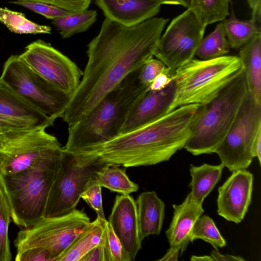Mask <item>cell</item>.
Instances as JSON below:
<instances>
[{"mask_svg":"<svg viewBox=\"0 0 261 261\" xmlns=\"http://www.w3.org/2000/svg\"><path fill=\"white\" fill-rule=\"evenodd\" d=\"M174 74L166 67V69L158 74L149 86V90L159 91L164 89L172 81Z\"/></svg>","mask_w":261,"mask_h":261,"instance_id":"74e56055","label":"cell"},{"mask_svg":"<svg viewBox=\"0 0 261 261\" xmlns=\"http://www.w3.org/2000/svg\"><path fill=\"white\" fill-rule=\"evenodd\" d=\"M135 201L141 241L150 235H159L165 217L164 202L154 191L141 193Z\"/></svg>","mask_w":261,"mask_h":261,"instance_id":"ffe728a7","label":"cell"},{"mask_svg":"<svg viewBox=\"0 0 261 261\" xmlns=\"http://www.w3.org/2000/svg\"><path fill=\"white\" fill-rule=\"evenodd\" d=\"M252 154L254 158L258 159L259 163L261 164V132L256 137L252 146Z\"/></svg>","mask_w":261,"mask_h":261,"instance_id":"7bdbcfd3","label":"cell"},{"mask_svg":"<svg viewBox=\"0 0 261 261\" xmlns=\"http://www.w3.org/2000/svg\"><path fill=\"white\" fill-rule=\"evenodd\" d=\"M169 19L154 17L132 27L107 18L88 44L82 78L65 111L68 125L86 118L101 100L153 53Z\"/></svg>","mask_w":261,"mask_h":261,"instance_id":"6da1fadb","label":"cell"},{"mask_svg":"<svg viewBox=\"0 0 261 261\" xmlns=\"http://www.w3.org/2000/svg\"><path fill=\"white\" fill-rule=\"evenodd\" d=\"M9 3L20 5L52 20L71 13L56 6L40 2L17 0Z\"/></svg>","mask_w":261,"mask_h":261,"instance_id":"836d02e7","label":"cell"},{"mask_svg":"<svg viewBox=\"0 0 261 261\" xmlns=\"http://www.w3.org/2000/svg\"><path fill=\"white\" fill-rule=\"evenodd\" d=\"M195 14L187 9L172 19L157 43L153 56L171 73L192 59L203 38L205 29Z\"/></svg>","mask_w":261,"mask_h":261,"instance_id":"8fae6325","label":"cell"},{"mask_svg":"<svg viewBox=\"0 0 261 261\" xmlns=\"http://www.w3.org/2000/svg\"><path fill=\"white\" fill-rule=\"evenodd\" d=\"M3 132H2V130L0 129V136L2 134H3Z\"/></svg>","mask_w":261,"mask_h":261,"instance_id":"c3c4849f","label":"cell"},{"mask_svg":"<svg viewBox=\"0 0 261 261\" xmlns=\"http://www.w3.org/2000/svg\"><path fill=\"white\" fill-rule=\"evenodd\" d=\"M101 189L96 176L91 177L86 182L81 198L96 212L97 217L106 220L102 204Z\"/></svg>","mask_w":261,"mask_h":261,"instance_id":"d6a6232c","label":"cell"},{"mask_svg":"<svg viewBox=\"0 0 261 261\" xmlns=\"http://www.w3.org/2000/svg\"><path fill=\"white\" fill-rule=\"evenodd\" d=\"M9 207L0 186V261H10V251L8 231L11 220Z\"/></svg>","mask_w":261,"mask_h":261,"instance_id":"4dcf8cb0","label":"cell"},{"mask_svg":"<svg viewBox=\"0 0 261 261\" xmlns=\"http://www.w3.org/2000/svg\"><path fill=\"white\" fill-rule=\"evenodd\" d=\"M80 261H105L102 240L100 243L87 253Z\"/></svg>","mask_w":261,"mask_h":261,"instance_id":"f35d334b","label":"cell"},{"mask_svg":"<svg viewBox=\"0 0 261 261\" xmlns=\"http://www.w3.org/2000/svg\"><path fill=\"white\" fill-rule=\"evenodd\" d=\"M243 70L238 56L192 58L175 71L174 97L167 113L187 105L208 104Z\"/></svg>","mask_w":261,"mask_h":261,"instance_id":"277c9868","label":"cell"},{"mask_svg":"<svg viewBox=\"0 0 261 261\" xmlns=\"http://www.w3.org/2000/svg\"><path fill=\"white\" fill-rule=\"evenodd\" d=\"M0 80L40 111L56 119L63 117L71 98L32 69L19 55L7 59Z\"/></svg>","mask_w":261,"mask_h":261,"instance_id":"ba28073f","label":"cell"},{"mask_svg":"<svg viewBox=\"0 0 261 261\" xmlns=\"http://www.w3.org/2000/svg\"><path fill=\"white\" fill-rule=\"evenodd\" d=\"M16 261H53L50 253L40 248H29L16 251Z\"/></svg>","mask_w":261,"mask_h":261,"instance_id":"d590c367","label":"cell"},{"mask_svg":"<svg viewBox=\"0 0 261 261\" xmlns=\"http://www.w3.org/2000/svg\"><path fill=\"white\" fill-rule=\"evenodd\" d=\"M192 261H214L213 257L210 255L195 256L192 255L190 258Z\"/></svg>","mask_w":261,"mask_h":261,"instance_id":"f6af8a7d","label":"cell"},{"mask_svg":"<svg viewBox=\"0 0 261 261\" xmlns=\"http://www.w3.org/2000/svg\"><path fill=\"white\" fill-rule=\"evenodd\" d=\"M191 242L201 239L218 249L226 246V241L221 234L214 221L207 215L200 216L195 222L191 232Z\"/></svg>","mask_w":261,"mask_h":261,"instance_id":"f546056e","label":"cell"},{"mask_svg":"<svg viewBox=\"0 0 261 261\" xmlns=\"http://www.w3.org/2000/svg\"><path fill=\"white\" fill-rule=\"evenodd\" d=\"M27 127H28L20 124L0 114V129L4 134L7 132L17 130Z\"/></svg>","mask_w":261,"mask_h":261,"instance_id":"ab89813d","label":"cell"},{"mask_svg":"<svg viewBox=\"0 0 261 261\" xmlns=\"http://www.w3.org/2000/svg\"><path fill=\"white\" fill-rule=\"evenodd\" d=\"M106 220L97 217L83 230L59 255L56 261H80L102 240Z\"/></svg>","mask_w":261,"mask_h":261,"instance_id":"7402d4cb","label":"cell"},{"mask_svg":"<svg viewBox=\"0 0 261 261\" xmlns=\"http://www.w3.org/2000/svg\"><path fill=\"white\" fill-rule=\"evenodd\" d=\"M214 261H244L245 259L240 256H234L229 254H222L218 249H214L211 253Z\"/></svg>","mask_w":261,"mask_h":261,"instance_id":"60d3db41","label":"cell"},{"mask_svg":"<svg viewBox=\"0 0 261 261\" xmlns=\"http://www.w3.org/2000/svg\"><path fill=\"white\" fill-rule=\"evenodd\" d=\"M140 68L130 73L108 93L85 119L68 125L64 149L71 152L109 141L120 134L128 115L149 91L138 79Z\"/></svg>","mask_w":261,"mask_h":261,"instance_id":"3957f363","label":"cell"},{"mask_svg":"<svg viewBox=\"0 0 261 261\" xmlns=\"http://www.w3.org/2000/svg\"><path fill=\"white\" fill-rule=\"evenodd\" d=\"M97 13L94 10H85L70 13L53 20L52 23L63 39L87 30L96 20Z\"/></svg>","mask_w":261,"mask_h":261,"instance_id":"484cf974","label":"cell"},{"mask_svg":"<svg viewBox=\"0 0 261 261\" xmlns=\"http://www.w3.org/2000/svg\"><path fill=\"white\" fill-rule=\"evenodd\" d=\"M119 166L105 165L95 171L96 179L101 187L124 195L137 191L139 185L129 178L125 169L120 168Z\"/></svg>","mask_w":261,"mask_h":261,"instance_id":"d4e9b609","label":"cell"},{"mask_svg":"<svg viewBox=\"0 0 261 261\" xmlns=\"http://www.w3.org/2000/svg\"><path fill=\"white\" fill-rule=\"evenodd\" d=\"M119 239L128 261L135 259L142 248L136 201L129 195H117L108 221Z\"/></svg>","mask_w":261,"mask_h":261,"instance_id":"9a60e30c","label":"cell"},{"mask_svg":"<svg viewBox=\"0 0 261 261\" xmlns=\"http://www.w3.org/2000/svg\"><path fill=\"white\" fill-rule=\"evenodd\" d=\"M102 243L105 261H128L119 239L107 220L103 223Z\"/></svg>","mask_w":261,"mask_h":261,"instance_id":"1f68e13d","label":"cell"},{"mask_svg":"<svg viewBox=\"0 0 261 261\" xmlns=\"http://www.w3.org/2000/svg\"><path fill=\"white\" fill-rule=\"evenodd\" d=\"M90 223L84 210L75 209L61 216L43 217L18 231L14 246L16 251L33 247L45 249L56 261Z\"/></svg>","mask_w":261,"mask_h":261,"instance_id":"9c48e42d","label":"cell"},{"mask_svg":"<svg viewBox=\"0 0 261 261\" xmlns=\"http://www.w3.org/2000/svg\"><path fill=\"white\" fill-rule=\"evenodd\" d=\"M248 90L261 105V33L239 48Z\"/></svg>","mask_w":261,"mask_h":261,"instance_id":"44dd1931","label":"cell"},{"mask_svg":"<svg viewBox=\"0 0 261 261\" xmlns=\"http://www.w3.org/2000/svg\"><path fill=\"white\" fill-rule=\"evenodd\" d=\"M224 168L222 164L212 165L204 164L200 166L190 165L191 180L189 187L194 199L202 204L205 198L220 180Z\"/></svg>","mask_w":261,"mask_h":261,"instance_id":"603a6c76","label":"cell"},{"mask_svg":"<svg viewBox=\"0 0 261 261\" xmlns=\"http://www.w3.org/2000/svg\"><path fill=\"white\" fill-rule=\"evenodd\" d=\"M230 48L223 23L221 22L217 25L214 31L202 38L195 56L201 60L214 59L226 55Z\"/></svg>","mask_w":261,"mask_h":261,"instance_id":"83f0119b","label":"cell"},{"mask_svg":"<svg viewBox=\"0 0 261 261\" xmlns=\"http://www.w3.org/2000/svg\"></svg>","mask_w":261,"mask_h":261,"instance_id":"681fc988","label":"cell"},{"mask_svg":"<svg viewBox=\"0 0 261 261\" xmlns=\"http://www.w3.org/2000/svg\"><path fill=\"white\" fill-rule=\"evenodd\" d=\"M260 132L261 105L247 90L232 125L214 153L230 171L246 169L253 158V144Z\"/></svg>","mask_w":261,"mask_h":261,"instance_id":"30bf717a","label":"cell"},{"mask_svg":"<svg viewBox=\"0 0 261 261\" xmlns=\"http://www.w3.org/2000/svg\"><path fill=\"white\" fill-rule=\"evenodd\" d=\"M60 167L51 184L44 217H58L74 210L79 203L86 182L96 176L98 167L79 166L64 149Z\"/></svg>","mask_w":261,"mask_h":261,"instance_id":"4fadbf2b","label":"cell"},{"mask_svg":"<svg viewBox=\"0 0 261 261\" xmlns=\"http://www.w3.org/2000/svg\"><path fill=\"white\" fill-rule=\"evenodd\" d=\"M166 68V66L163 62L152 58L140 68L138 75L139 80L142 84L149 87L154 79Z\"/></svg>","mask_w":261,"mask_h":261,"instance_id":"e575fe53","label":"cell"},{"mask_svg":"<svg viewBox=\"0 0 261 261\" xmlns=\"http://www.w3.org/2000/svg\"><path fill=\"white\" fill-rule=\"evenodd\" d=\"M38 74L71 97L83 72L76 64L49 43L38 39L28 44L19 55Z\"/></svg>","mask_w":261,"mask_h":261,"instance_id":"7c38bea8","label":"cell"},{"mask_svg":"<svg viewBox=\"0 0 261 261\" xmlns=\"http://www.w3.org/2000/svg\"><path fill=\"white\" fill-rule=\"evenodd\" d=\"M253 174L246 169L232 171L218 188L217 213L228 221L238 224L244 219L251 203Z\"/></svg>","mask_w":261,"mask_h":261,"instance_id":"5bb4252c","label":"cell"},{"mask_svg":"<svg viewBox=\"0 0 261 261\" xmlns=\"http://www.w3.org/2000/svg\"><path fill=\"white\" fill-rule=\"evenodd\" d=\"M0 22L11 32L16 34H50L49 25H41L28 19L21 12L0 7Z\"/></svg>","mask_w":261,"mask_h":261,"instance_id":"f1b7e54d","label":"cell"},{"mask_svg":"<svg viewBox=\"0 0 261 261\" xmlns=\"http://www.w3.org/2000/svg\"><path fill=\"white\" fill-rule=\"evenodd\" d=\"M174 91L173 79L162 90H149L128 115L120 134L138 128L167 113L174 97Z\"/></svg>","mask_w":261,"mask_h":261,"instance_id":"2e32d148","label":"cell"},{"mask_svg":"<svg viewBox=\"0 0 261 261\" xmlns=\"http://www.w3.org/2000/svg\"><path fill=\"white\" fill-rule=\"evenodd\" d=\"M61 164L52 168H30L13 174L0 173V186L11 218L16 225L28 228L44 217L48 193Z\"/></svg>","mask_w":261,"mask_h":261,"instance_id":"52a82bcc","label":"cell"},{"mask_svg":"<svg viewBox=\"0 0 261 261\" xmlns=\"http://www.w3.org/2000/svg\"><path fill=\"white\" fill-rule=\"evenodd\" d=\"M181 1L184 4V7L188 8L189 6L190 3V0H181Z\"/></svg>","mask_w":261,"mask_h":261,"instance_id":"7dc6e473","label":"cell"},{"mask_svg":"<svg viewBox=\"0 0 261 261\" xmlns=\"http://www.w3.org/2000/svg\"><path fill=\"white\" fill-rule=\"evenodd\" d=\"M231 0H190L188 9L204 26L224 20L229 15ZM187 8V9H188Z\"/></svg>","mask_w":261,"mask_h":261,"instance_id":"4316f807","label":"cell"},{"mask_svg":"<svg viewBox=\"0 0 261 261\" xmlns=\"http://www.w3.org/2000/svg\"><path fill=\"white\" fill-rule=\"evenodd\" d=\"M45 128H29L0 136V173L30 168H52L61 162L64 148Z\"/></svg>","mask_w":261,"mask_h":261,"instance_id":"8992f818","label":"cell"},{"mask_svg":"<svg viewBox=\"0 0 261 261\" xmlns=\"http://www.w3.org/2000/svg\"><path fill=\"white\" fill-rule=\"evenodd\" d=\"M180 255V250L179 247L170 246L166 253L159 261H177Z\"/></svg>","mask_w":261,"mask_h":261,"instance_id":"b9f144b4","label":"cell"},{"mask_svg":"<svg viewBox=\"0 0 261 261\" xmlns=\"http://www.w3.org/2000/svg\"><path fill=\"white\" fill-rule=\"evenodd\" d=\"M106 18L126 27L155 17L162 4L154 0H95Z\"/></svg>","mask_w":261,"mask_h":261,"instance_id":"e0dca14e","label":"cell"},{"mask_svg":"<svg viewBox=\"0 0 261 261\" xmlns=\"http://www.w3.org/2000/svg\"><path fill=\"white\" fill-rule=\"evenodd\" d=\"M222 23L229 45L234 49L240 48L261 33L260 28L254 18L248 20L238 19L232 6L230 17Z\"/></svg>","mask_w":261,"mask_h":261,"instance_id":"cb8c5ba5","label":"cell"},{"mask_svg":"<svg viewBox=\"0 0 261 261\" xmlns=\"http://www.w3.org/2000/svg\"><path fill=\"white\" fill-rule=\"evenodd\" d=\"M247 90L243 70L206 105L184 148L194 155L214 153L232 125Z\"/></svg>","mask_w":261,"mask_h":261,"instance_id":"5b68a950","label":"cell"},{"mask_svg":"<svg viewBox=\"0 0 261 261\" xmlns=\"http://www.w3.org/2000/svg\"><path fill=\"white\" fill-rule=\"evenodd\" d=\"M173 216L166 234L170 246L179 247L181 255L191 242L190 235L194 224L204 210L191 192L180 204H173Z\"/></svg>","mask_w":261,"mask_h":261,"instance_id":"d6986e66","label":"cell"},{"mask_svg":"<svg viewBox=\"0 0 261 261\" xmlns=\"http://www.w3.org/2000/svg\"><path fill=\"white\" fill-rule=\"evenodd\" d=\"M0 114L30 128H47L56 119L35 108L0 80Z\"/></svg>","mask_w":261,"mask_h":261,"instance_id":"ac0fdd59","label":"cell"},{"mask_svg":"<svg viewBox=\"0 0 261 261\" xmlns=\"http://www.w3.org/2000/svg\"><path fill=\"white\" fill-rule=\"evenodd\" d=\"M250 8L253 10L255 6L261 3V0H247Z\"/></svg>","mask_w":261,"mask_h":261,"instance_id":"bcb514c9","label":"cell"},{"mask_svg":"<svg viewBox=\"0 0 261 261\" xmlns=\"http://www.w3.org/2000/svg\"><path fill=\"white\" fill-rule=\"evenodd\" d=\"M36 1L49 4L64 9L69 12L82 11L88 8L91 0H18Z\"/></svg>","mask_w":261,"mask_h":261,"instance_id":"8d00e7d4","label":"cell"},{"mask_svg":"<svg viewBox=\"0 0 261 261\" xmlns=\"http://www.w3.org/2000/svg\"><path fill=\"white\" fill-rule=\"evenodd\" d=\"M206 105L178 107L160 118L106 142L69 152L81 166L125 168L167 161L184 148Z\"/></svg>","mask_w":261,"mask_h":261,"instance_id":"7a4b0ae2","label":"cell"},{"mask_svg":"<svg viewBox=\"0 0 261 261\" xmlns=\"http://www.w3.org/2000/svg\"><path fill=\"white\" fill-rule=\"evenodd\" d=\"M162 5H181L184 6V4L181 0H154Z\"/></svg>","mask_w":261,"mask_h":261,"instance_id":"ee69618b","label":"cell"}]
</instances>
